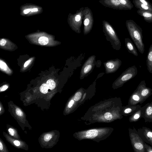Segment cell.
Wrapping results in <instances>:
<instances>
[{
	"label": "cell",
	"mask_w": 152,
	"mask_h": 152,
	"mask_svg": "<svg viewBox=\"0 0 152 152\" xmlns=\"http://www.w3.org/2000/svg\"><path fill=\"white\" fill-rule=\"evenodd\" d=\"M126 25L129 34L138 51L141 53H143L145 45L142 40V28L132 20H126Z\"/></svg>",
	"instance_id": "cell-1"
},
{
	"label": "cell",
	"mask_w": 152,
	"mask_h": 152,
	"mask_svg": "<svg viewBox=\"0 0 152 152\" xmlns=\"http://www.w3.org/2000/svg\"><path fill=\"white\" fill-rule=\"evenodd\" d=\"M102 22L103 31L107 40L110 42L114 49L119 50L121 48V43L115 31L108 22L104 20Z\"/></svg>",
	"instance_id": "cell-2"
},
{
	"label": "cell",
	"mask_w": 152,
	"mask_h": 152,
	"mask_svg": "<svg viewBox=\"0 0 152 152\" xmlns=\"http://www.w3.org/2000/svg\"><path fill=\"white\" fill-rule=\"evenodd\" d=\"M137 73V70L135 66L128 68L114 82L113 86L115 88L121 87L125 83L135 77Z\"/></svg>",
	"instance_id": "cell-3"
},
{
	"label": "cell",
	"mask_w": 152,
	"mask_h": 152,
	"mask_svg": "<svg viewBox=\"0 0 152 152\" xmlns=\"http://www.w3.org/2000/svg\"><path fill=\"white\" fill-rule=\"evenodd\" d=\"M84 7H81L73 14H69V23L72 29L75 32L79 34L81 32L80 28L83 19V12Z\"/></svg>",
	"instance_id": "cell-4"
},
{
	"label": "cell",
	"mask_w": 152,
	"mask_h": 152,
	"mask_svg": "<svg viewBox=\"0 0 152 152\" xmlns=\"http://www.w3.org/2000/svg\"><path fill=\"white\" fill-rule=\"evenodd\" d=\"M129 135L131 143L135 152H145L144 142L138 133L137 130L134 127L129 129Z\"/></svg>",
	"instance_id": "cell-5"
},
{
	"label": "cell",
	"mask_w": 152,
	"mask_h": 152,
	"mask_svg": "<svg viewBox=\"0 0 152 152\" xmlns=\"http://www.w3.org/2000/svg\"><path fill=\"white\" fill-rule=\"evenodd\" d=\"M83 31L84 34L86 35L91 30L94 22L93 16L91 10L85 7L83 12Z\"/></svg>",
	"instance_id": "cell-6"
},
{
	"label": "cell",
	"mask_w": 152,
	"mask_h": 152,
	"mask_svg": "<svg viewBox=\"0 0 152 152\" xmlns=\"http://www.w3.org/2000/svg\"><path fill=\"white\" fill-rule=\"evenodd\" d=\"M96 56L92 55L86 61L81 69L80 78L82 79L90 74L96 64Z\"/></svg>",
	"instance_id": "cell-7"
},
{
	"label": "cell",
	"mask_w": 152,
	"mask_h": 152,
	"mask_svg": "<svg viewBox=\"0 0 152 152\" xmlns=\"http://www.w3.org/2000/svg\"><path fill=\"white\" fill-rule=\"evenodd\" d=\"M121 63V61L118 58L107 60L104 62L105 73L110 74L115 72L120 67Z\"/></svg>",
	"instance_id": "cell-8"
},
{
	"label": "cell",
	"mask_w": 152,
	"mask_h": 152,
	"mask_svg": "<svg viewBox=\"0 0 152 152\" xmlns=\"http://www.w3.org/2000/svg\"><path fill=\"white\" fill-rule=\"evenodd\" d=\"M138 133L143 141L152 146V130L145 126L138 129Z\"/></svg>",
	"instance_id": "cell-9"
},
{
	"label": "cell",
	"mask_w": 152,
	"mask_h": 152,
	"mask_svg": "<svg viewBox=\"0 0 152 152\" xmlns=\"http://www.w3.org/2000/svg\"><path fill=\"white\" fill-rule=\"evenodd\" d=\"M136 89L144 102L152 94V89L146 86L144 80L140 82Z\"/></svg>",
	"instance_id": "cell-10"
},
{
	"label": "cell",
	"mask_w": 152,
	"mask_h": 152,
	"mask_svg": "<svg viewBox=\"0 0 152 152\" xmlns=\"http://www.w3.org/2000/svg\"><path fill=\"white\" fill-rule=\"evenodd\" d=\"M99 2L105 7L114 10H124L118 0H100Z\"/></svg>",
	"instance_id": "cell-11"
},
{
	"label": "cell",
	"mask_w": 152,
	"mask_h": 152,
	"mask_svg": "<svg viewBox=\"0 0 152 152\" xmlns=\"http://www.w3.org/2000/svg\"><path fill=\"white\" fill-rule=\"evenodd\" d=\"M142 107L143 118L145 122H152V101L146 104Z\"/></svg>",
	"instance_id": "cell-12"
},
{
	"label": "cell",
	"mask_w": 152,
	"mask_h": 152,
	"mask_svg": "<svg viewBox=\"0 0 152 152\" xmlns=\"http://www.w3.org/2000/svg\"><path fill=\"white\" fill-rule=\"evenodd\" d=\"M144 101L139 92L136 89L130 96L128 101V105H135L138 103L142 104Z\"/></svg>",
	"instance_id": "cell-13"
},
{
	"label": "cell",
	"mask_w": 152,
	"mask_h": 152,
	"mask_svg": "<svg viewBox=\"0 0 152 152\" xmlns=\"http://www.w3.org/2000/svg\"><path fill=\"white\" fill-rule=\"evenodd\" d=\"M141 107L139 104L135 105H128L123 109L122 111V114L126 116L131 115L137 111Z\"/></svg>",
	"instance_id": "cell-14"
},
{
	"label": "cell",
	"mask_w": 152,
	"mask_h": 152,
	"mask_svg": "<svg viewBox=\"0 0 152 152\" xmlns=\"http://www.w3.org/2000/svg\"><path fill=\"white\" fill-rule=\"evenodd\" d=\"M126 48L129 53L134 56H138L137 50L133 42L129 38H125L124 39Z\"/></svg>",
	"instance_id": "cell-15"
},
{
	"label": "cell",
	"mask_w": 152,
	"mask_h": 152,
	"mask_svg": "<svg viewBox=\"0 0 152 152\" xmlns=\"http://www.w3.org/2000/svg\"><path fill=\"white\" fill-rule=\"evenodd\" d=\"M137 13L142 17L144 20L149 23H152V12L138 9Z\"/></svg>",
	"instance_id": "cell-16"
},
{
	"label": "cell",
	"mask_w": 152,
	"mask_h": 152,
	"mask_svg": "<svg viewBox=\"0 0 152 152\" xmlns=\"http://www.w3.org/2000/svg\"><path fill=\"white\" fill-rule=\"evenodd\" d=\"M146 65L149 72L152 73V44L151 45L148 53Z\"/></svg>",
	"instance_id": "cell-17"
},
{
	"label": "cell",
	"mask_w": 152,
	"mask_h": 152,
	"mask_svg": "<svg viewBox=\"0 0 152 152\" xmlns=\"http://www.w3.org/2000/svg\"><path fill=\"white\" fill-rule=\"evenodd\" d=\"M142 109L141 107L140 108L129 118V121L130 122H136L138 121L142 117Z\"/></svg>",
	"instance_id": "cell-18"
},
{
	"label": "cell",
	"mask_w": 152,
	"mask_h": 152,
	"mask_svg": "<svg viewBox=\"0 0 152 152\" xmlns=\"http://www.w3.org/2000/svg\"><path fill=\"white\" fill-rule=\"evenodd\" d=\"M133 3L135 7L138 9L152 12V6H149L143 4L138 0H133Z\"/></svg>",
	"instance_id": "cell-19"
},
{
	"label": "cell",
	"mask_w": 152,
	"mask_h": 152,
	"mask_svg": "<svg viewBox=\"0 0 152 152\" xmlns=\"http://www.w3.org/2000/svg\"><path fill=\"white\" fill-rule=\"evenodd\" d=\"M124 10H131L133 5L130 0H118Z\"/></svg>",
	"instance_id": "cell-20"
},
{
	"label": "cell",
	"mask_w": 152,
	"mask_h": 152,
	"mask_svg": "<svg viewBox=\"0 0 152 152\" xmlns=\"http://www.w3.org/2000/svg\"><path fill=\"white\" fill-rule=\"evenodd\" d=\"M98 131L96 129L90 130L86 132L85 136L88 138H94L98 135Z\"/></svg>",
	"instance_id": "cell-21"
},
{
	"label": "cell",
	"mask_w": 152,
	"mask_h": 152,
	"mask_svg": "<svg viewBox=\"0 0 152 152\" xmlns=\"http://www.w3.org/2000/svg\"><path fill=\"white\" fill-rule=\"evenodd\" d=\"M39 43L42 45H45L47 44L49 42L48 38L45 37H41L38 39Z\"/></svg>",
	"instance_id": "cell-22"
},
{
	"label": "cell",
	"mask_w": 152,
	"mask_h": 152,
	"mask_svg": "<svg viewBox=\"0 0 152 152\" xmlns=\"http://www.w3.org/2000/svg\"><path fill=\"white\" fill-rule=\"evenodd\" d=\"M46 84L49 89L50 90L54 89L56 87V84L55 82L51 79L48 80L47 81Z\"/></svg>",
	"instance_id": "cell-23"
},
{
	"label": "cell",
	"mask_w": 152,
	"mask_h": 152,
	"mask_svg": "<svg viewBox=\"0 0 152 152\" xmlns=\"http://www.w3.org/2000/svg\"><path fill=\"white\" fill-rule=\"evenodd\" d=\"M48 88L47 85L45 83L43 84L40 88V91L42 93L45 94L48 93Z\"/></svg>",
	"instance_id": "cell-24"
},
{
	"label": "cell",
	"mask_w": 152,
	"mask_h": 152,
	"mask_svg": "<svg viewBox=\"0 0 152 152\" xmlns=\"http://www.w3.org/2000/svg\"><path fill=\"white\" fill-rule=\"evenodd\" d=\"M82 94L81 92L80 91L76 92L74 96V99L76 101H77L79 100L82 96Z\"/></svg>",
	"instance_id": "cell-25"
},
{
	"label": "cell",
	"mask_w": 152,
	"mask_h": 152,
	"mask_svg": "<svg viewBox=\"0 0 152 152\" xmlns=\"http://www.w3.org/2000/svg\"><path fill=\"white\" fill-rule=\"evenodd\" d=\"M144 147L145 152H152V146L148 145L145 142L144 143Z\"/></svg>",
	"instance_id": "cell-26"
},
{
	"label": "cell",
	"mask_w": 152,
	"mask_h": 152,
	"mask_svg": "<svg viewBox=\"0 0 152 152\" xmlns=\"http://www.w3.org/2000/svg\"><path fill=\"white\" fill-rule=\"evenodd\" d=\"M104 116L105 119L107 120H110L112 118V115L109 112H106Z\"/></svg>",
	"instance_id": "cell-27"
},
{
	"label": "cell",
	"mask_w": 152,
	"mask_h": 152,
	"mask_svg": "<svg viewBox=\"0 0 152 152\" xmlns=\"http://www.w3.org/2000/svg\"><path fill=\"white\" fill-rule=\"evenodd\" d=\"M141 3L147 5L152 6V4L148 0H138Z\"/></svg>",
	"instance_id": "cell-28"
},
{
	"label": "cell",
	"mask_w": 152,
	"mask_h": 152,
	"mask_svg": "<svg viewBox=\"0 0 152 152\" xmlns=\"http://www.w3.org/2000/svg\"><path fill=\"white\" fill-rule=\"evenodd\" d=\"M52 137V135L50 134H45L44 137V140L45 141L48 142L49 141Z\"/></svg>",
	"instance_id": "cell-29"
},
{
	"label": "cell",
	"mask_w": 152,
	"mask_h": 152,
	"mask_svg": "<svg viewBox=\"0 0 152 152\" xmlns=\"http://www.w3.org/2000/svg\"><path fill=\"white\" fill-rule=\"evenodd\" d=\"M16 114L20 116H22L23 113L21 110L19 108H17L16 110Z\"/></svg>",
	"instance_id": "cell-30"
},
{
	"label": "cell",
	"mask_w": 152,
	"mask_h": 152,
	"mask_svg": "<svg viewBox=\"0 0 152 152\" xmlns=\"http://www.w3.org/2000/svg\"><path fill=\"white\" fill-rule=\"evenodd\" d=\"M6 64L2 62L1 61L0 62V67L1 68L3 69H5L6 68Z\"/></svg>",
	"instance_id": "cell-31"
},
{
	"label": "cell",
	"mask_w": 152,
	"mask_h": 152,
	"mask_svg": "<svg viewBox=\"0 0 152 152\" xmlns=\"http://www.w3.org/2000/svg\"><path fill=\"white\" fill-rule=\"evenodd\" d=\"M6 43V41L4 39H2L0 41V45L1 46L5 45Z\"/></svg>",
	"instance_id": "cell-32"
},
{
	"label": "cell",
	"mask_w": 152,
	"mask_h": 152,
	"mask_svg": "<svg viewBox=\"0 0 152 152\" xmlns=\"http://www.w3.org/2000/svg\"><path fill=\"white\" fill-rule=\"evenodd\" d=\"M74 103V101L73 100H71L69 102L68 105V107L69 108L71 107L72 105H73V104Z\"/></svg>",
	"instance_id": "cell-33"
},
{
	"label": "cell",
	"mask_w": 152,
	"mask_h": 152,
	"mask_svg": "<svg viewBox=\"0 0 152 152\" xmlns=\"http://www.w3.org/2000/svg\"><path fill=\"white\" fill-rule=\"evenodd\" d=\"M8 131L9 132L10 134L12 135L13 136L14 134V131L13 130L11 129V128H10L8 129Z\"/></svg>",
	"instance_id": "cell-34"
},
{
	"label": "cell",
	"mask_w": 152,
	"mask_h": 152,
	"mask_svg": "<svg viewBox=\"0 0 152 152\" xmlns=\"http://www.w3.org/2000/svg\"><path fill=\"white\" fill-rule=\"evenodd\" d=\"M8 87L7 86L4 85L1 88V91H5L7 88Z\"/></svg>",
	"instance_id": "cell-35"
},
{
	"label": "cell",
	"mask_w": 152,
	"mask_h": 152,
	"mask_svg": "<svg viewBox=\"0 0 152 152\" xmlns=\"http://www.w3.org/2000/svg\"><path fill=\"white\" fill-rule=\"evenodd\" d=\"M14 144L17 146H19L20 144V142L18 140H15L14 142Z\"/></svg>",
	"instance_id": "cell-36"
},
{
	"label": "cell",
	"mask_w": 152,
	"mask_h": 152,
	"mask_svg": "<svg viewBox=\"0 0 152 152\" xmlns=\"http://www.w3.org/2000/svg\"><path fill=\"white\" fill-rule=\"evenodd\" d=\"M31 9H30L25 10L23 11V13L25 14H27L31 11Z\"/></svg>",
	"instance_id": "cell-37"
},
{
	"label": "cell",
	"mask_w": 152,
	"mask_h": 152,
	"mask_svg": "<svg viewBox=\"0 0 152 152\" xmlns=\"http://www.w3.org/2000/svg\"><path fill=\"white\" fill-rule=\"evenodd\" d=\"M29 62H30L29 60H28L27 61H26V62L24 64V67H26V66H27L29 64Z\"/></svg>",
	"instance_id": "cell-38"
},
{
	"label": "cell",
	"mask_w": 152,
	"mask_h": 152,
	"mask_svg": "<svg viewBox=\"0 0 152 152\" xmlns=\"http://www.w3.org/2000/svg\"><path fill=\"white\" fill-rule=\"evenodd\" d=\"M38 10V9L37 8H34L32 9L31 10V12H37Z\"/></svg>",
	"instance_id": "cell-39"
},
{
	"label": "cell",
	"mask_w": 152,
	"mask_h": 152,
	"mask_svg": "<svg viewBox=\"0 0 152 152\" xmlns=\"http://www.w3.org/2000/svg\"><path fill=\"white\" fill-rule=\"evenodd\" d=\"M3 148V146L2 143L0 142V150H2Z\"/></svg>",
	"instance_id": "cell-40"
}]
</instances>
